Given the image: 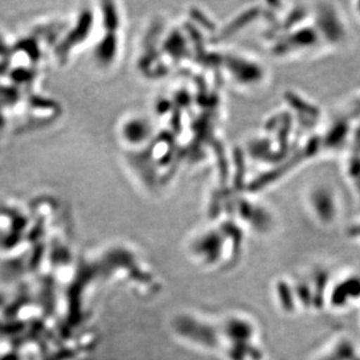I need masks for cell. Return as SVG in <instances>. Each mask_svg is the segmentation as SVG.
I'll return each instance as SVG.
<instances>
[{"label":"cell","instance_id":"1","mask_svg":"<svg viewBox=\"0 0 360 360\" xmlns=\"http://www.w3.org/2000/svg\"><path fill=\"white\" fill-rule=\"evenodd\" d=\"M329 301L333 309H345L360 301V276H347L337 282L330 292Z\"/></svg>","mask_w":360,"mask_h":360},{"label":"cell","instance_id":"2","mask_svg":"<svg viewBox=\"0 0 360 360\" xmlns=\"http://www.w3.org/2000/svg\"><path fill=\"white\" fill-rule=\"evenodd\" d=\"M0 360H19V358H18V356H15V354H8Z\"/></svg>","mask_w":360,"mask_h":360}]
</instances>
